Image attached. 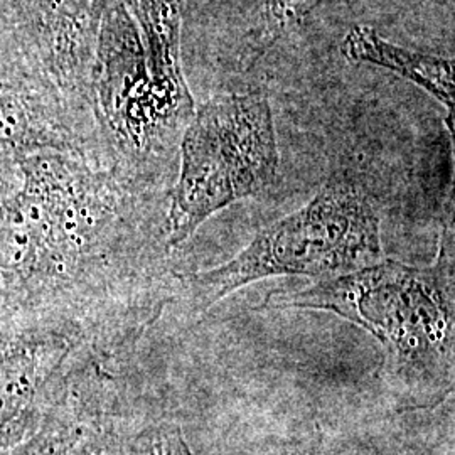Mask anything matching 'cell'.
<instances>
[{
	"label": "cell",
	"mask_w": 455,
	"mask_h": 455,
	"mask_svg": "<svg viewBox=\"0 0 455 455\" xmlns=\"http://www.w3.org/2000/svg\"><path fill=\"white\" fill-rule=\"evenodd\" d=\"M4 4H5V0H0V11H2V7H4Z\"/></svg>",
	"instance_id": "cell-15"
},
{
	"label": "cell",
	"mask_w": 455,
	"mask_h": 455,
	"mask_svg": "<svg viewBox=\"0 0 455 455\" xmlns=\"http://www.w3.org/2000/svg\"><path fill=\"white\" fill-rule=\"evenodd\" d=\"M278 165L274 114L263 92L208 100L180 137V174L167 193L169 246L178 250L212 214L272 189Z\"/></svg>",
	"instance_id": "cell-5"
},
{
	"label": "cell",
	"mask_w": 455,
	"mask_h": 455,
	"mask_svg": "<svg viewBox=\"0 0 455 455\" xmlns=\"http://www.w3.org/2000/svg\"><path fill=\"white\" fill-rule=\"evenodd\" d=\"M92 110L107 163L132 184L159 191L172 147L195 114L186 82L157 73L139 24L107 0L92 76Z\"/></svg>",
	"instance_id": "cell-4"
},
{
	"label": "cell",
	"mask_w": 455,
	"mask_h": 455,
	"mask_svg": "<svg viewBox=\"0 0 455 455\" xmlns=\"http://www.w3.org/2000/svg\"><path fill=\"white\" fill-rule=\"evenodd\" d=\"M341 52L351 63L379 66L420 86L439 100L452 120L455 88L451 60L393 44L370 26H358L346 34Z\"/></svg>",
	"instance_id": "cell-10"
},
{
	"label": "cell",
	"mask_w": 455,
	"mask_h": 455,
	"mask_svg": "<svg viewBox=\"0 0 455 455\" xmlns=\"http://www.w3.org/2000/svg\"><path fill=\"white\" fill-rule=\"evenodd\" d=\"M105 5L107 0H5L0 11L63 97L90 115Z\"/></svg>",
	"instance_id": "cell-7"
},
{
	"label": "cell",
	"mask_w": 455,
	"mask_h": 455,
	"mask_svg": "<svg viewBox=\"0 0 455 455\" xmlns=\"http://www.w3.org/2000/svg\"><path fill=\"white\" fill-rule=\"evenodd\" d=\"M454 233L428 267L381 260L299 292L270 293L268 309L325 310L379 342V381L400 410L437 407L455 385Z\"/></svg>",
	"instance_id": "cell-2"
},
{
	"label": "cell",
	"mask_w": 455,
	"mask_h": 455,
	"mask_svg": "<svg viewBox=\"0 0 455 455\" xmlns=\"http://www.w3.org/2000/svg\"><path fill=\"white\" fill-rule=\"evenodd\" d=\"M325 0H263L261 28L257 34V46L270 48L276 39L297 22L309 16Z\"/></svg>",
	"instance_id": "cell-12"
},
{
	"label": "cell",
	"mask_w": 455,
	"mask_h": 455,
	"mask_svg": "<svg viewBox=\"0 0 455 455\" xmlns=\"http://www.w3.org/2000/svg\"><path fill=\"white\" fill-rule=\"evenodd\" d=\"M381 260L379 206L361 180L338 171L306 206L263 228L235 259L182 276V292L195 312H206L268 276H309L319 283Z\"/></svg>",
	"instance_id": "cell-3"
},
{
	"label": "cell",
	"mask_w": 455,
	"mask_h": 455,
	"mask_svg": "<svg viewBox=\"0 0 455 455\" xmlns=\"http://www.w3.org/2000/svg\"><path fill=\"white\" fill-rule=\"evenodd\" d=\"M140 28L157 73L186 82L180 66V24L186 0H122Z\"/></svg>",
	"instance_id": "cell-11"
},
{
	"label": "cell",
	"mask_w": 455,
	"mask_h": 455,
	"mask_svg": "<svg viewBox=\"0 0 455 455\" xmlns=\"http://www.w3.org/2000/svg\"><path fill=\"white\" fill-rule=\"evenodd\" d=\"M0 150L14 159L76 154L110 167L93 115L71 105L0 17Z\"/></svg>",
	"instance_id": "cell-6"
},
{
	"label": "cell",
	"mask_w": 455,
	"mask_h": 455,
	"mask_svg": "<svg viewBox=\"0 0 455 455\" xmlns=\"http://www.w3.org/2000/svg\"><path fill=\"white\" fill-rule=\"evenodd\" d=\"M112 393L101 363H84L33 435L0 455H112Z\"/></svg>",
	"instance_id": "cell-9"
},
{
	"label": "cell",
	"mask_w": 455,
	"mask_h": 455,
	"mask_svg": "<svg viewBox=\"0 0 455 455\" xmlns=\"http://www.w3.org/2000/svg\"><path fill=\"white\" fill-rule=\"evenodd\" d=\"M84 363L98 361L60 332L0 336V452L33 435Z\"/></svg>",
	"instance_id": "cell-8"
},
{
	"label": "cell",
	"mask_w": 455,
	"mask_h": 455,
	"mask_svg": "<svg viewBox=\"0 0 455 455\" xmlns=\"http://www.w3.org/2000/svg\"><path fill=\"white\" fill-rule=\"evenodd\" d=\"M0 225V336L52 331L93 361L124 351L182 291L159 193L76 154L19 159Z\"/></svg>",
	"instance_id": "cell-1"
},
{
	"label": "cell",
	"mask_w": 455,
	"mask_h": 455,
	"mask_svg": "<svg viewBox=\"0 0 455 455\" xmlns=\"http://www.w3.org/2000/svg\"><path fill=\"white\" fill-rule=\"evenodd\" d=\"M120 455H196L180 425L171 422L147 425L125 442Z\"/></svg>",
	"instance_id": "cell-13"
},
{
	"label": "cell",
	"mask_w": 455,
	"mask_h": 455,
	"mask_svg": "<svg viewBox=\"0 0 455 455\" xmlns=\"http://www.w3.org/2000/svg\"><path fill=\"white\" fill-rule=\"evenodd\" d=\"M22 184L19 161L0 150V225Z\"/></svg>",
	"instance_id": "cell-14"
}]
</instances>
